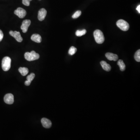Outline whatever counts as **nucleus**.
Returning <instances> with one entry per match:
<instances>
[{"label":"nucleus","instance_id":"obj_17","mask_svg":"<svg viewBox=\"0 0 140 140\" xmlns=\"http://www.w3.org/2000/svg\"><path fill=\"white\" fill-rule=\"evenodd\" d=\"M77 50V49L76 48H75V47H71L69 49V54L70 55H74L76 52Z\"/></svg>","mask_w":140,"mask_h":140},{"label":"nucleus","instance_id":"obj_21","mask_svg":"<svg viewBox=\"0 0 140 140\" xmlns=\"http://www.w3.org/2000/svg\"><path fill=\"white\" fill-rule=\"evenodd\" d=\"M22 3L25 6H30V1L29 0H22Z\"/></svg>","mask_w":140,"mask_h":140},{"label":"nucleus","instance_id":"obj_12","mask_svg":"<svg viewBox=\"0 0 140 140\" xmlns=\"http://www.w3.org/2000/svg\"><path fill=\"white\" fill-rule=\"evenodd\" d=\"M100 65L103 69L106 71H110L111 70V66L109 64H108L105 61H101Z\"/></svg>","mask_w":140,"mask_h":140},{"label":"nucleus","instance_id":"obj_15","mask_svg":"<svg viewBox=\"0 0 140 140\" xmlns=\"http://www.w3.org/2000/svg\"><path fill=\"white\" fill-rule=\"evenodd\" d=\"M19 71L23 76H25L27 75L28 72V69L26 67H20Z\"/></svg>","mask_w":140,"mask_h":140},{"label":"nucleus","instance_id":"obj_1","mask_svg":"<svg viewBox=\"0 0 140 140\" xmlns=\"http://www.w3.org/2000/svg\"><path fill=\"white\" fill-rule=\"evenodd\" d=\"M95 40L97 43L101 44L104 42L105 40L104 36L102 31L99 30H95L93 33Z\"/></svg>","mask_w":140,"mask_h":140},{"label":"nucleus","instance_id":"obj_25","mask_svg":"<svg viewBox=\"0 0 140 140\" xmlns=\"http://www.w3.org/2000/svg\"><path fill=\"white\" fill-rule=\"evenodd\" d=\"M29 1H31V0H29Z\"/></svg>","mask_w":140,"mask_h":140},{"label":"nucleus","instance_id":"obj_19","mask_svg":"<svg viewBox=\"0 0 140 140\" xmlns=\"http://www.w3.org/2000/svg\"><path fill=\"white\" fill-rule=\"evenodd\" d=\"M81 11H78L75 12L74 14L72 15V18L73 19H77L81 15Z\"/></svg>","mask_w":140,"mask_h":140},{"label":"nucleus","instance_id":"obj_14","mask_svg":"<svg viewBox=\"0 0 140 140\" xmlns=\"http://www.w3.org/2000/svg\"><path fill=\"white\" fill-rule=\"evenodd\" d=\"M117 64L120 67V70L121 71H123L125 70V65L122 60H119L118 61Z\"/></svg>","mask_w":140,"mask_h":140},{"label":"nucleus","instance_id":"obj_18","mask_svg":"<svg viewBox=\"0 0 140 140\" xmlns=\"http://www.w3.org/2000/svg\"><path fill=\"white\" fill-rule=\"evenodd\" d=\"M135 59L137 62L140 61V50H139L136 52L134 55Z\"/></svg>","mask_w":140,"mask_h":140},{"label":"nucleus","instance_id":"obj_7","mask_svg":"<svg viewBox=\"0 0 140 140\" xmlns=\"http://www.w3.org/2000/svg\"><path fill=\"white\" fill-rule=\"evenodd\" d=\"M4 101L8 104H12L14 102V96L11 93H8L5 95Z\"/></svg>","mask_w":140,"mask_h":140},{"label":"nucleus","instance_id":"obj_4","mask_svg":"<svg viewBox=\"0 0 140 140\" xmlns=\"http://www.w3.org/2000/svg\"><path fill=\"white\" fill-rule=\"evenodd\" d=\"M116 25L120 29L124 31H126L128 30L130 26L127 22L123 20H119L116 22Z\"/></svg>","mask_w":140,"mask_h":140},{"label":"nucleus","instance_id":"obj_20","mask_svg":"<svg viewBox=\"0 0 140 140\" xmlns=\"http://www.w3.org/2000/svg\"><path fill=\"white\" fill-rule=\"evenodd\" d=\"M35 77V74L34 73H32L30 74L29 75H28V76L27 77V80L31 82L34 80Z\"/></svg>","mask_w":140,"mask_h":140},{"label":"nucleus","instance_id":"obj_24","mask_svg":"<svg viewBox=\"0 0 140 140\" xmlns=\"http://www.w3.org/2000/svg\"><path fill=\"white\" fill-rule=\"evenodd\" d=\"M137 10V11H138L139 13H140V5H139L136 8Z\"/></svg>","mask_w":140,"mask_h":140},{"label":"nucleus","instance_id":"obj_16","mask_svg":"<svg viewBox=\"0 0 140 140\" xmlns=\"http://www.w3.org/2000/svg\"><path fill=\"white\" fill-rule=\"evenodd\" d=\"M86 33V30L83 29L82 30H78L76 32V35L77 36H81L85 35Z\"/></svg>","mask_w":140,"mask_h":140},{"label":"nucleus","instance_id":"obj_22","mask_svg":"<svg viewBox=\"0 0 140 140\" xmlns=\"http://www.w3.org/2000/svg\"><path fill=\"white\" fill-rule=\"evenodd\" d=\"M3 37H4V34H3L2 31L0 30V42L2 41V40L3 39Z\"/></svg>","mask_w":140,"mask_h":140},{"label":"nucleus","instance_id":"obj_9","mask_svg":"<svg viewBox=\"0 0 140 140\" xmlns=\"http://www.w3.org/2000/svg\"><path fill=\"white\" fill-rule=\"evenodd\" d=\"M47 14L46 10L44 8H42L39 10L38 14V19L40 21H42L45 19Z\"/></svg>","mask_w":140,"mask_h":140},{"label":"nucleus","instance_id":"obj_5","mask_svg":"<svg viewBox=\"0 0 140 140\" xmlns=\"http://www.w3.org/2000/svg\"><path fill=\"white\" fill-rule=\"evenodd\" d=\"M9 34L11 36L15 39V40L18 42H21L23 40V38L21 37L20 32L17 31H10L9 32Z\"/></svg>","mask_w":140,"mask_h":140},{"label":"nucleus","instance_id":"obj_23","mask_svg":"<svg viewBox=\"0 0 140 140\" xmlns=\"http://www.w3.org/2000/svg\"><path fill=\"white\" fill-rule=\"evenodd\" d=\"M31 82L29 81H25V85H26V86H29L30 85V84H31Z\"/></svg>","mask_w":140,"mask_h":140},{"label":"nucleus","instance_id":"obj_6","mask_svg":"<svg viewBox=\"0 0 140 140\" xmlns=\"http://www.w3.org/2000/svg\"><path fill=\"white\" fill-rule=\"evenodd\" d=\"M14 13L20 19H23L27 14L25 10L21 7L18 8L17 9L15 10Z\"/></svg>","mask_w":140,"mask_h":140},{"label":"nucleus","instance_id":"obj_10","mask_svg":"<svg viewBox=\"0 0 140 140\" xmlns=\"http://www.w3.org/2000/svg\"><path fill=\"white\" fill-rule=\"evenodd\" d=\"M41 122L43 127L45 128H50L52 125L51 122L47 118H42L41 119Z\"/></svg>","mask_w":140,"mask_h":140},{"label":"nucleus","instance_id":"obj_11","mask_svg":"<svg viewBox=\"0 0 140 140\" xmlns=\"http://www.w3.org/2000/svg\"><path fill=\"white\" fill-rule=\"evenodd\" d=\"M105 57L109 60L116 61L118 59V57L116 54L111 53H107L105 54Z\"/></svg>","mask_w":140,"mask_h":140},{"label":"nucleus","instance_id":"obj_8","mask_svg":"<svg viewBox=\"0 0 140 140\" xmlns=\"http://www.w3.org/2000/svg\"><path fill=\"white\" fill-rule=\"evenodd\" d=\"M31 24V21L29 20H25L23 21L21 26V29L23 33H26L28 29V27Z\"/></svg>","mask_w":140,"mask_h":140},{"label":"nucleus","instance_id":"obj_13","mask_svg":"<svg viewBox=\"0 0 140 140\" xmlns=\"http://www.w3.org/2000/svg\"><path fill=\"white\" fill-rule=\"evenodd\" d=\"M32 40L37 43H40L42 41V38L40 35L38 34H34L31 37Z\"/></svg>","mask_w":140,"mask_h":140},{"label":"nucleus","instance_id":"obj_2","mask_svg":"<svg viewBox=\"0 0 140 140\" xmlns=\"http://www.w3.org/2000/svg\"><path fill=\"white\" fill-rule=\"evenodd\" d=\"M24 56L25 59L28 61L37 60L40 58V57L39 54L36 53L34 51H32L30 52L25 53Z\"/></svg>","mask_w":140,"mask_h":140},{"label":"nucleus","instance_id":"obj_3","mask_svg":"<svg viewBox=\"0 0 140 140\" xmlns=\"http://www.w3.org/2000/svg\"><path fill=\"white\" fill-rule=\"evenodd\" d=\"M11 59L8 57H6L2 60V67L3 71H7L11 68Z\"/></svg>","mask_w":140,"mask_h":140}]
</instances>
